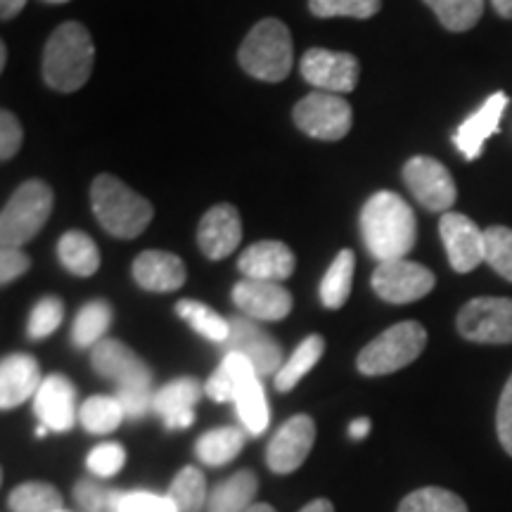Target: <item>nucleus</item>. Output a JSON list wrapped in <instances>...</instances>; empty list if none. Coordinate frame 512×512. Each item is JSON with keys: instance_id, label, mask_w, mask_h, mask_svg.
Here are the masks:
<instances>
[{"instance_id": "f257e3e1", "label": "nucleus", "mask_w": 512, "mask_h": 512, "mask_svg": "<svg viewBox=\"0 0 512 512\" xmlns=\"http://www.w3.org/2000/svg\"><path fill=\"white\" fill-rule=\"evenodd\" d=\"M361 233L366 249L377 261L406 259L418 238L411 204L396 192H375L361 211Z\"/></svg>"}, {"instance_id": "f03ea898", "label": "nucleus", "mask_w": 512, "mask_h": 512, "mask_svg": "<svg viewBox=\"0 0 512 512\" xmlns=\"http://www.w3.org/2000/svg\"><path fill=\"white\" fill-rule=\"evenodd\" d=\"M95 46L79 22H64L48 38L43 50V79L60 93H74L91 79Z\"/></svg>"}, {"instance_id": "7ed1b4c3", "label": "nucleus", "mask_w": 512, "mask_h": 512, "mask_svg": "<svg viewBox=\"0 0 512 512\" xmlns=\"http://www.w3.org/2000/svg\"><path fill=\"white\" fill-rule=\"evenodd\" d=\"M93 211L100 226L119 240H133L150 226L155 209L117 176L102 174L91 185Z\"/></svg>"}, {"instance_id": "20e7f679", "label": "nucleus", "mask_w": 512, "mask_h": 512, "mask_svg": "<svg viewBox=\"0 0 512 512\" xmlns=\"http://www.w3.org/2000/svg\"><path fill=\"white\" fill-rule=\"evenodd\" d=\"M240 64L259 81L278 83L292 72V36L280 19H261L240 46Z\"/></svg>"}, {"instance_id": "39448f33", "label": "nucleus", "mask_w": 512, "mask_h": 512, "mask_svg": "<svg viewBox=\"0 0 512 512\" xmlns=\"http://www.w3.org/2000/svg\"><path fill=\"white\" fill-rule=\"evenodd\" d=\"M427 344V330L415 320H403L377 335L356 358L358 373L377 377L411 366Z\"/></svg>"}, {"instance_id": "423d86ee", "label": "nucleus", "mask_w": 512, "mask_h": 512, "mask_svg": "<svg viewBox=\"0 0 512 512\" xmlns=\"http://www.w3.org/2000/svg\"><path fill=\"white\" fill-rule=\"evenodd\" d=\"M53 211V190L43 181H27L15 190L0 216L3 247H24L41 233Z\"/></svg>"}, {"instance_id": "0eeeda50", "label": "nucleus", "mask_w": 512, "mask_h": 512, "mask_svg": "<svg viewBox=\"0 0 512 512\" xmlns=\"http://www.w3.org/2000/svg\"><path fill=\"white\" fill-rule=\"evenodd\" d=\"M351 121H354L351 105L335 93L316 91L299 100L294 107V124L299 126V131L311 138L330 140V143L347 136Z\"/></svg>"}, {"instance_id": "6e6552de", "label": "nucleus", "mask_w": 512, "mask_h": 512, "mask_svg": "<svg viewBox=\"0 0 512 512\" xmlns=\"http://www.w3.org/2000/svg\"><path fill=\"white\" fill-rule=\"evenodd\" d=\"M458 332L477 344H512V299L477 297L458 313Z\"/></svg>"}, {"instance_id": "1a4fd4ad", "label": "nucleus", "mask_w": 512, "mask_h": 512, "mask_svg": "<svg viewBox=\"0 0 512 512\" xmlns=\"http://www.w3.org/2000/svg\"><path fill=\"white\" fill-rule=\"evenodd\" d=\"M434 273L430 268L408 259L382 261L373 273V290L389 304H411L434 290Z\"/></svg>"}, {"instance_id": "9d476101", "label": "nucleus", "mask_w": 512, "mask_h": 512, "mask_svg": "<svg viewBox=\"0 0 512 512\" xmlns=\"http://www.w3.org/2000/svg\"><path fill=\"white\" fill-rule=\"evenodd\" d=\"M403 178H406L408 190L413 192L415 200H418L425 209L448 211L456 204V183H453L451 171H448L439 159H408V164L403 166Z\"/></svg>"}, {"instance_id": "9b49d317", "label": "nucleus", "mask_w": 512, "mask_h": 512, "mask_svg": "<svg viewBox=\"0 0 512 512\" xmlns=\"http://www.w3.org/2000/svg\"><path fill=\"white\" fill-rule=\"evenodd\" d=\"M230 337L226 344H221L226 349V354H242L252 363L256 375H278V370L285 366L283 363V349L275 339L268 335L266 330H261L259 325L252 323V318H230Z\"/></svg>"}, {"instance_id": "f8f14e48", "label": "nucleus", "mask_w": 512, "mask_h": 512, "mask_svg": "<svg viewBox=\"0 0 512 512\" xmlns=\"http://www.w3.org/2000/svg\"><path fill=\"white\" fill-rule=\"evenodd\" d=\"M358 60L351 53L311 48L302 57V76L325 93H351L358 83Z\"/></svg>"}, {"instance_id": "ddd939ff", "label": "nucleus", "mask_w": 512, "mask_h": 512, "mask_svg": "<svg viewBox=\"0 0 512 512\" xmlns=\"http://www.w3.org/2000/svg\"><path fill=\"white\" fill-rule=\"evenodd\" d=\"M448 261L456 273H470L484 261V233L472 219L456 211H446L439 221Z\"/></svg>"}, {"instance_id": "4468645a", "label": "nucleus", "mask_w": 512, "mask_h": 512, "mask_svg": "<svg viewBox=\"0 0 512 512\" xmlns=\"http://www.w3.org/2000/svg\"><path fill=\"white\" fill-rule=\"evenodd\" d=\"M313 441H316V425L309 415H294L275 432L268 444L266 463L278 475H290V472L302 467L306 456L311 453Z\"/></svg>"}, {"instance_id": "2eb2a0df", "label": "nucleus", "mask_w": 512, "mask_h": 512, "mask_svg": "<svg viewBox=\"0 0 512 512\" xmlns=\"http://www.w3.org/2000/svg\"><path fill=\"white\" fill-rule=\"evenodd\" d=\"M91 366L98 375L117 382L121 387H152V373L136 351L119 339H102L91 351Z\"/></svg>"}, {"instance_id": "dca6fc26", "label": "nucleus", "mask_w": 512, "mask_h": 512, "mask_svg": "<svg viewBox=\"0 0 512 512\" xmlns=\"http://www.w3.org/2000/svg\"><path fill=\"white\" fill-rule=\"evenodd\" d=\"M233 302L252 320H283L292 311V294L268 280H240L233 287Z\"/></svg>"}, {"instance_id": "f3484780", "label": "nucleus", "mask_w": 512, "mask_h": 512, "mask_svg": "<svg viewBox=\"0 0 512 512\" xmlns=\"http://www.w3.org/2000/svg\"><path fill=\"white\" fill-rule=\"evenodd\" d=\"M197 242L204 256L211 261L226 259L240 247L242 242V221L233 204H216L202 216Z\"/></svg>"}, {"instance_id": "a211bd4d", "label": "nucleus", "mask_w": 512, "mask_h": 512, "mask_svg": "<svg viewBox=\"0 0 512 512\" xmlns=\"http://www.w3.org/2000/svg\"><path fill=\"white\" fill-rule=\"evenodd\" d=\"M34 413L53 432H67L76 420V389L64 375H48L34 396Z\"/></svg>"}, {"instance_id": "6ab92c4d", "label": "nucleus", "mask_w": 512, "mask_h": 512, "mask_svg": "<svg viewBox=\"0 0 512 512\" xmlns=\"http://www.w3.org/2000/svg\"><path fill=\"white\" fill-rule=\"evenodd\" d=\"M508 102L510 100L505 93H494L470 119H465L458 126V131L453 133V143H456L460 155L465 159H477L482 155L486 140L496 136L498 128H501V117Z\"/></svg>"}, {"instance_id": "aec40b11", "label": "nucleus", "mask_w": 512, "mask_h": 512, "mask_svg": "<svg viewBox=\"0 0 512 512\" xmlns=\"http://www.w3.org/2000/svg\"><path fill=\"white\" fill-rule=\"evenodd\" d=\"M46 377H41L36 358L29 354H10L0 363V406L5 411L22 406L38 394Z\"/></svg>"}, {"instance_id": "412c9836", "label": "nucleus", "mask_w": 512, "mask_h": 512, "mask_svg": "<svg viewBox=\"0 0 512 512\" xmlns=\"http://www.w3.org/2000/svg\"><path fill=\"white\" fill-rule=\"evenodd\" d=\"M297 259L292 249L280 240H264L256 242L240 256L238 268L245 278L252 280H268V283H280L294 273Z\"/></svg>"}, {"instance_id": "4be33fe9", "label": "nucleus", "mask_w": 512, "mask_h": 512, "mask_svg": "<svg viewBox=\"0 0 512 512\" xmlns=\"http://www.w3.org/2000/svg\"><path fill=\"white\" fill-rule=\"evenodd\" d=\"M133 278L147 292H176L185 285V264L171 252L150 249L133 261Z\"/></svg>"}, {"instance_id": "5701e85b", "label": "nucleus", "mask_w": 512, "mask_h": 512, "mask_svg": "<svg viewBox=\"0 0 512 512\" xmlns=\"http://www.w3.org/2000/svg\"><path fill=\"white\" fill-rule=\"evenodd\" d=\"M256 377L252 363L242 354H226L216 373L204 384V394L216 403H233L242 389V384Z\"/></svg>"}, {"instance_id": "b1692460", "label": "nucleus", "mask_w": 512, "mask_h": 512, "mask_svg": "<svg viewBox=\"0 0 512 512\" xmlns=\"http://www.w3.org/2000/svg\"><path fill=\"white\" fill-rule=\"evenodd\" d=\"M259 489V479L252 470H240L233 477L223 479L209 494L207 512H247Z\"/></svg>"}, {"instance_id": "393cba45", "label": "nucleus", "mask_w": 512, "mask_h": 512, "mask_svg": "<svg viewBox=\"0 0 512 512\" xmlns=\"http://www.w3.org/2000/svg\"><path fill=\"white\" fill-rule=\"evenodd\" d=\"M354 268V252L351 249H342L335 256L328 271H325L323 280H320V302H323L325 309H342L347 304L351 285H354Z\"/></svg>"}, {"instance_id": "a878e982", "label": "nucleus", "mask_w": 512, "mask_h": 512, "mask_svg": "<svg viewBox=\"0 0 512 512\" xmlns=\"http://www.w3.org/2000/svg\"><path fill=\"white\" fill-rule=\"evenodd\" d=\"M57 254H60L62 266L69 273L79 275V278H88V275H93L100 268L98 245L81 230L64 233L60 245H57Z\"/></svg>"}, {"instance_id": "bb28decb", "label": "nucleus", "mask_w": 512, "mask_h": 512, "mask_svg": "<svg viewBox=\"0 0 512 512\" xmlns=\"http://www.w3.org/2000/svg\"><path fill=\"white\" fill-rule=\"evenodd\" d=\"M323 351H325L323 337L320 335L306 337L304 342L294 349V354L287 358L285 366L278 370V375H275V389H278V392H292V389L302 382V377L320 361Z\"/></svg>"}, {"instance_id": "cd10ccee", "label": "nucleus", "mask_w": 512, "mask_h": 512, "mask_svg": "<svg viewBox=\"0 0 512 512\" xmlns=\"http://www.w3.org/2000/svg\"><path fill=\"white\" fill-rule=\"evenodd\" d=\"M245 446V434L235 427H221V430H211L207 434H202L197 439V458L202 460L204 465L219 467L226 465L233 460Z\"/></svg>"}, {"instance_id": "c85d7f7f", "label": "nucleus", "mask_w": 512, "mask_h": 512, "mask_svg": "<svg viewBox=\"0 0 512 512\" xmlns=\"http://www.w3.org/2000/svg\"><path fill=\"white\" fill-rule=\"evenodd\" d=\"M204 389L200 382L192 377H178V380L164 384L155 394V411L162 415L164 420L176 418L181 413H190L195 403L202 399Z\"/></svg>"}, {"instance_id": "c756f323", "label": "nucleus", "mask_w": 512, "mask_h": 512, "mask_svg": "<svg viewBox=\"0 0 512 512\" xmlns=\"http://www.w3.org/2000/svg\"><path fill=\"white\" fill-rule=\"evenodd\" d=\"M235 408H238V415L245 425V430L254 437L266 432L268 422H271V415H268V403H266V394L264 387H261L259 375L252 377L242 384V389L235 396Z\"/></svg>"}, {"instance_id": "7c9ffc66", "label": "nucleus", "mask_w": 512, "mask_h": 512, "mask_svg": "<svg viewBox=\"0 0 512 512\" xmlns=\"http://www.w3.org/2000/svg\"><path fill=\"white\" fill-rule=\"evenodd\" d=\"M110 323H112L110 304L100 302V299L88 302L74 320V328H72L74 347H79V349L95 347V344L102 342V337H105Z\"/></svg>"}, {"instance_id": "2f4dec72", "label": "nucleus", "mask_w": 512, "mask_h": 512, "mask_svg": "<svg viewBox=\"0 0 512 512\" xmlns=\"http://www.w3.org/2000/svg\"><path fill=\"white\" fill-rule=\"evenodd\" d=\"M174 501L176 512H202L207 510V482L197 467H183L174 482L169 486V494Z\"/></svg>"}, {"instance_id": "473e14b6", "label": "nucleus", "mask_w": 512, "mask_h": 512, "mask_svg": "<svg viewBox=\"0 0 512 512\" xmlns=\"http://www.w3.org/2000/svg\"><path fill=\"white\" fill-rule=\"evenodd\" d=\"M176 313L190 325L192 330L200 332L202 337H207L209 342L226 344V339L230 337L228 320L221 318L216 311H211L209 306L192 302V299H181V302L176 304Z\"/></svg>"}, {"instance_id": "72a5a7b5", "label": "nucleus", "mask_w": 512, "mask_h": 512, "mask_svg": "<svg viewBox=\"0 0 512 512\" xmlns=\"http://www.w3.org/2000/svg\"><path fill=\"white\" fill-rule=\"evenodd\" d=\"M434 10L441 27L460 34L470 31L482 19L484 0H425Z\"/></svg>"}, {"instance_id": "f704fd0d", "label": "nucleus", "mask_w": 512, "mask_h": 512, "mask_svg": "<svg viewBox=\"0 0 512 512\" xmlns=\"http://www.w3.org/2000/svg\"><path fill=\"white\" fill-rule=\"evenodd\" d=\"M12 512H62V494L53 484H19L8 498Z\"/></svg>"}, {"instance_id": "c9c22d12", "label": "nucleus", "mask_w": 512, "mask_h": 512, "mask_svg": "<svg viewBox=\"0 0 512 512\" xmlns=\"http://www.w3.org/2000/svg\"><path fill=\"white\" fill-rule=\"evenodd\" d=\"M81 425L91 434H110L126 418L117 396H91L81 406Z\"/></svg>"}, {"instance_id": "e433bc0d", "label": "nucleus", "mask_w": 512, "mask_h": 512, "mask_svg": "<svg viewBox=\"0 0 512 512\" xmlns=\"http://www.w3.org/2000/svg\"><path fill=\"white\" fill-rule=\"evenodd\" d=\"M396 512H467V505L453 491L425 486L403 498Z\"/></svg>"}, {"instance_id": "4c0bfd02", "label": "nucleus", "mask_w": 512, "mask_h": 512, "mask_svg": "<svg viewBox=\"0 0 512 512\" xmlns=\"http://www.w3.org/2000/svg\"><path fill=\"white\" fill-rule=\"evenodd\" d=\"M484 261L501 278L512 283V230L505 226H491L484 230Z\"/></svg>"}, {"instance_id": "58836bf2", "label": "nucleus", "mask_w": 512, "mask_h": 512, "mask_svg": "<svg viewBox=\"0 0 512 512\" xmlns=\"http://www.w3.org/2000/svg\"><path fill=\"white\" fill-rule=\"evenodd\" d=\"M74 498L86 512H119L124 491L105 489V486L93 482V479H81L74 486Z\"/></svg>"}, {"instance_id": "ea45409f", "label": "nucleus", "mask_w": 512, "mask_h": 512, "mask_svg": "<svg viewBox=\"0 0 512 512\" xmlns=\"http://www.w3.org/2000/svg\"><path fill=\"white\" fill-rule=\"evenodd\" d=\"M382 8V0H309V10L320 19L354 17L370 19Z\"/></svg>"}, {"instance_id": "a19ab883", "label": "nucleus", "mask_w": 512, "mask_h": 512, "mask_svg": "<svg viewBox=\"0 0 512 512\" xmlns=\"http://www.w3.org/2000/svg\"><path fill=\"white\" fill-rule=\"evenodd\" d=\"M64 318V304L57 297H43L34 309H31L27 332L31 339H46L48 335L62 325Z\"/></svg>"}, {"instance_id": "79ce46f5", "label": "nucleus", "mask_w": 512, "mask_h": 512, "mask_svg": "<svg viewBox=\"0 0 512 512\" xmlns=\"http://www.w3.org/2000/svg\"><path fill=\"white\" fill-rule=\"evenodd\" d=\"M88 470L93 472V475L98 477H114L121 467L126 465V451L124 446L114 444H100L95 446L91 453H88V460H86Z\"/></svg>"}, {"instance_id": "37998d69", "label": "nucleus", "mask_w": 512, "mask_h": 512, "mask_svg": "<svg viewBox=\"0 0 512 512\" xmlns=\"http://www.w3.org/2000/svg\"><path fill=\"white\" fill-rule=\"evenodd\" d=\"M117 401L124 408V415L128 420H138L147 415L150 408H155V394L152 387H121L117 389Z\"/></svg>"}, {"instance_id": "c03bdc74", "label": "nucleus", "mask_w": 512, "mask_h": 512, "mask_svg": "<svg viewBox=\"0 0 512 512\" xmlns=\"http://www.w3.org/2000/svg\"><path fill=\"white\" fill-rule=\"evenodd\" d=\"M119 512H176L169 496H157L150 491H126Z\"/></svg>"}, {"instance_id": "a18cd8bd", "label": "nucleus", "mask_w": 512, "mask_h": 512, "mask_svg": "<svg viewBox=\"0 0 512 512\" xmlns=\"http://www.w3.org/2000/svg\"><path fill=\"white\" fill-rule=\"evenodd\" d=\"M22 140H24V131H22V124H19V119L8 110L0 112V159L8 162V159L15 157L19 147H22Z\"/></svg>"}, {"instance_id": "49530a36", "label": "nucleus", "mask_w": 512, "mask_h": 512, "mask_svg": "<svg viewBox=\"0 0 512 512\" xmlns=\"http://www.w3.org/2000/svg\"><path fill=\"white\" fill-rule=\"evenodd\" d=\"M496 430H498V441H501L505 453H510L512 456V375L510 380L505 382L501 401H498Z\"/></svg>"}, {"instance_id": "de8ad7c7", "label": "nucleus", "mask_w": 512, "mask_h": 512, "mask_svg": "<svg viewBox=\"0 0 512 512\" xmlns=\"http://www.w3.org/2000/svg\"><path fill=\"white\" fill-rule=\"evenodd\" d=\"M31 268V259L22 252V247H3L0 254V283L10 285L19 275H24Z\"/></svg>"}, {"instance_id": "09e8293b", "label": "nucleus", "mask_w": 512, "mask_h": 512, "mask_svg": "<svg viewBox=\"0 0 512 512\" xmlns=\"http://www.w3.org/2000/svg\"><path fill=\"white\" fill-rule=\"evenodd\" d=\"M29 0H0V17H3V22H10V19H15L19 12L27 8Z\"/></svg>"}, {"instance_id": "8fccbe9b", "label": "nucleus", "mask_w": 512, "mask_h": 512, "mask_svg": "<svg viewBox=\"0 0 512 512\" xmlns=\"http://www.w3.org/2000/svg\"><path fill=\"white\" fill-rule=\"evenodd\" d=\"M368 432H370V420L368 418H358L349 425V434L354 439H363Z\"/></svg>"}, {"instance_id": "3c124183", "label": "nucleus", "mask_w": 512, "mask_h": 512, "mask_svg": "<svg viewBox=\"0 0 512 512\" xmlns=\"http://www.w3.org/2000/svg\"><path fill=\"white\" fill-rule=\"evenodd\" d=\"M299 512H335V508H332V503L328 501V498H318V501L304 505Z\"/></svg>"}, {"instance_id": "603ef678", "label": "nucleus", "mask_w": 512, "mask_h": 512, "mask_svg": "<svg viewBox=\"0 0 512 512\" xmlns=\"http://www.w3.org/2000/svg\"><path fill=\"white\" fill-rule=\"evenodd\" d=\"M494 10L505 19H512V0H491Z\"/></svg>"}, {"instance_id": "864d4df0", "label": "nucleus", "mask_w": 512, "mask_h": 512, "mask_svg": "<svg viewBox=\"0 0 512 512\" xmlns=\"http://www.w3.org/2000/svg\"><path fill=\"white\" fill-rule=\"evenodd\" d=\"M247 512H275V510H273L268 503H256V505H252V508H249Z\"/></svg>"}, {"instance_id": "5fc2aeb1", "label": "nucleus", "mask_w": 512, "mask_h": 512, "mask_svg": "<svg viewBox=\"0 0 512 512\" xmlns=\"http://www.w3.org/2000/svg\"><path fill=\"white\" fill-rule=\"evenodd\" d=\"M5 62H8V48L5 43H0V67H5Z\"/></svg>"}, {"instance_id": "6e6d98bb", "label": "nucleus", "mask_w": 512, "mask_h": 512, "mask_svg": "<svg viewBox=\"0 0 512 512\" xmlns=\"http://www.w3.org/2000/svg\"><path fill=\"white\" fill-rule=\"evenodd\" d=\"M46 3H55L57 5V3H67V0H46Z\"/></svg>"}, {"instance_id": "4d7b16f0", "label": "nucleus", "mask_w": 512, "mask_h": 512, "mask_svg": "<svg viewBox=\"0 0 512 512\" xmlns=\"http://www.w3.org/2000/svg\"><path fill=\"white\" fill-rule=\"evenodd\" d=\"M62 512H64V510H62Z\"/></svg>"}]
</instances>
